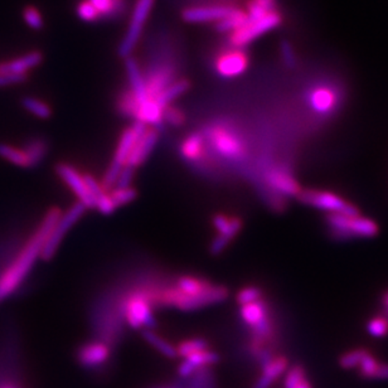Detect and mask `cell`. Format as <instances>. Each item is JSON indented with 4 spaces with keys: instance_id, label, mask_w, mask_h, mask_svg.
<instances>
[{
    "instance_id": "cell-1",
    "label": "cell",
    "mask_w": 388,
    "mask_h": 388,
    "mask_svg": "<svg viewBox=\"0 0 388 388\" xmlns=\"http://www.w3.org/2000/svg\"><path fill=\"white\" fill-rule=\"evenodd\" d=\"M59 208H52L45 214L32 236L27 239L26 244L17 258L12 261L4 271L0 274V303L9 298L14 291L20 288L22 283L32 270L33 266L40 259L42 248L45 239L51 232L54 223L61 216Z\"/></svg>"
},
{
    "instance_id": "cell-2",
    "label": "cell",
    "mask_w": 388,
    "mask_h": 388,
    "mask_svg": "<svg viewBox=\"0 0 388 388\" xmlns=\"http://www.w3.org/2000/svg\"><path fill=\"white\" fill-rule=\"evenodd\" d=\"M149 294L153 303L175 306L181 311H195L207 305L221 303L228 298V290L225 286L220 285H211L206 290L194 295H186L177 290V288H170L162 291H149Z\"/></svg>"
},
{
    "instance_id": "cell-3",
    "label": "cell",
    "mask_w": 388,
    "mask_h": 388,
    "mask_svg": "<svg viewBox=\"0 0 388 388\" xmlns=\"http://www.w3.org/2000/svg\"><path fill=\"white\" fill-rule=\"evenodd\" d=\"M147 131V125L142 123L135 121L128 129L125 130L123 135L120 136V140L117 142V150H115V156L111 162L109 168L106 170L104 175V179L101 186L105 191H110L112 187H115L117 177L120 174L121 169L124 168L126 159L129 156L131 150L134 148L137 139Z\"/></svg>"
},
{
    "instance_id": "cell-4",
    "label": "cell",
    "mask_w": 388,
    "mask_h": 388,
    "mask_svg": "<svg viewBox=\"0 0 388 388\" xmlns=\"http://www.w3.org/2000/svg\"><path fill=\"white\" fill-rule=\"evenodd\" d=\"M84 212H86V207L77 202L76 204L68 208L66 212L61 214L59 220L54 223L51 232L45 239L42 253H40V259H43L45 261L52 259L54 253H57L59 245L65 239L67 232L77 223L80 218L84 216Z\"/></svg>"
},
{
    "instance_id": "cell-5",
    "label": "cell",
    "mask_w": 388,
    "mask_h": 388,
    "mask_svg": "<svg viewBox=\"0 0 388 388\" xmlns=\"http://www.w3.org/2000/svg\"><path fill=\"white\" fill-rule=\"evenodd\" d=\"M153 300L150 298L149 291L142 290L130 295L125 301V319L131 328L139 329L147 327L150 329L156 325L153 317Z\"/></svg>"
},
{
    "instance_id": "cell-6",
    "label": "cell",
    "mask_w": 388,
    "mask_h": 388,
    "mask_svg": "<svg viewBox=\"0 0 388 388\" xmlns=\"http://www.w3.org/2000/svg\"><path fill=\"white\" fill-rule=\"evenodd\" d=\"M328 225L333 232L342 236H356V237H373L378 232V227L373 221L356 216L329 214L327 217Z\"/></svg>"
},
{
    "instance_id": "cell-7",
    "label": "cell",
    "mask_w": 388,
    "mask_h": 388,
    "mask_svg": "<svg viewBox=\"0 0 388 388\" xmlns=\"http://www.w3.org/2000/svg\"><path fill=\"white\" fill-rule=\"evenodd\" d=\"M153 6H154V0H136L128 31L119 45V54L124 59L130 57V54L134 51Z\"/></svg>"
},
{
    "instance_id": "cell-8",
    "label": "cell",
    "mask_w": 388,
    "mask_h": 388,
    "mask_svg": "<svg viewBox=\"0 0 388 388\" xmlns=\"http://www.w3.org/2000/svg\"><path fill=\"white\" fill-rule=\"evenodd\" d=\"M283 17L278 10H272L266 14L264 18L253 22V23H245L237 31H234L231 36V43L237 48L251 43L255 39L264 36L265 33L270 32L272 29L278 28L281 24Z\"/></svg>"
},
{
    "instance_id": "cell-9",
    "label": "cell",
    "mask_w": 388,
    "mask_h": 388,
    "mask_svg": "<svg viewBox=\"0 0 388 388\" xmlns=\"http://www.w3.org/2000/svg\"><path fill=\"white\" fill-rule=\"evenodd\" d=\"M209 142L221 156L228 161H237L245 154V144L232 130L222 125H216L209 130Z\"/></svg>"
},
{
    "instance_id": "cell-10",
    "label": "cell",
    "mask_w": 388,
    "mask_h": 388,
    "mask_svg": "<svg viewBox=\"0 0 388 388\" xmlns=\"http://www.w3.org/2000/svg\"><path fill=\"white\" fill-rule=\"evenodd\" d=\"M301 201L313 206L327 211L329 214H347V216H356L358 214L357 208L350 203L344 201L339 195L324 191H301L298 195Z\"/></svg>"
},
{
    "instance_id": "cell-11",
    "label": "cell",
    "mask_w": 388,
    "mask_h": 388,
    "mask_svg": "<svg viewBox=\"0 0 388 388\" xmlns=\"http://www.w3.org/2000/svg\"><path fill=\"white\" fill-rule=\"evenodd\" d=\"M56 170H57L59 178L65 181L67 187L70 188L73 193L76 194L78 202L81 204H84L86 209L95 208V200L87 188L84 175L81 174L77 169L73 168L68 164H62V163L57 165Z\"/></svg>"
},
{
    "instance_id": "cell-12",
    "label": "cell",
    "mask_w": 388,
    "mask_h": 388,
    "mask_svg": "<svg viewBox=\"0 0 388 388\" xmlns=\"http://www.w3.org/2000/svg\"><path fill=\"white\" fill-rule=\"evenodd\" d=\"M214 226L217 231V236L211 244V253L218 255L228 246V244L241 231L242 221L237 217H227L225 214H216L214 217Z\"/></svg>"
},
{
    "instance_id": "cell-13",
    "label": "cell",
    "mask_w": 388,
    "mask_h": 388,
    "mask_svg": "<svg viewBox=\"0 0 388 388\" xmlns=\"http://www.w3.org/2000/svg\"><path fill=\"white\" fill-rule=\"evenodd\" d=\"M241 317L260 336H267L271 333V325L267 318L266 306L261 300L241 306Z\"/></svg>"
},
{
    "instance_id": "cell-14",
    "label": "cell",
    "mask_w": 388,
    "mask_h": 388,
    "mask_svg": "<svg viewBox=\"0 0 388 388\" xmlns=\"http://www.w3.org/2000/svg\"><path fill=\"white\" fill-rule=\"evenodd\" d=\"M158 140H159L158 131L147 129V131L135 142L134 148H133L128 159H126L125 165L134 169L137 168L139 165H142V163L149 158L153 149L156 148Z\"/></svg>"
},
{
    "instance_id": "cell-15",
    "label": "cell",
    "mask_w": 388,
    "mask_h": 388,
    "mask_svg": "<svg viewBox=\"0 0 388 388\" xmlns=\"http://www.w3.org/2000/svg\"><path fill=\"white\" fill-rule=\"evenodd\" d=\"M247 66L248 59L246 54L237 50L222 54L220 59H217L216 70L222 77L232 78L246 71Z\"/></svg>"
},
{
    "instance_id": "cell-16",
    "label": "cell",
    "mask_w": 388,
    "mask_h": 388,
    "mask_svg": "<svg viewBox=\"0 0 388 388\" xmlns=\"http://www.w3.org/2000/svg\"><path fill=\"white\" fill-rule=\"evenodd\" d=\"M308 101L311 109L319 115H329L336 110L338 95L329 86H317L309 92Z\"/></svg>"
},
{
    "instance_id": "cell-17",
    "label": "cell",
    "mask_w": 388,
    "mask_h": 388,
    "mask_svg": "<svg viewBox=\"0 0 388 388\" xmlns=\"http://www.w3.org/2000/svg\"><path fill=\"white\" fill-rule=\"evenodd\" d=\"M110 357V348L101 342L84 344L78 350V362L84 367H97L104 364Z\"/></svg>"
},
{
    "instance_id": "cell-18",
    "label": "cell",
    "mask_w": 388,
    "mask_h": 388,
    "mask_svg": "<svg viewBox=\"0 0 388 388\" xmlns=\"http://www.w3.org/2000/svg\"><path fill=\"white\" fill-rule=\"evenodd\" d=\"M125 67H126V72H128L131 94H133V96L135 97L136 105L142 104V103L148 101L149 98H153L148 94L145 77L142 76L140 67L137 65L135 59L128 57Z\"/></svg>"
},
{
    "instance_id": "cell-19",
    "label": "cell",
    "mask_w": 388,
    "mask_h": 388,
    "mask_svg": "<svg viewBox=\"0 0 388 388\" xmlns=\"http://www.w3.org/2000/svg\"><path fill=\"white\" fill-rule=\"evenodd\" d=\"M230 7H194L183 12V20L189 23L218 22L232 10Z\"/></svg>"
},
{
    "instance_id": "cell-20",
    "label": "cell",
    "mask_w": 388,
    "mask_h": 388,
    "mask_svg": "<svg viewBox=\"0 0 388 388\" xmlns=\"http://www.w3.org/2000/svg\"><path fill=\"white\" fill-rule=\"evenodd\" d=\"M266 181L276 192L285 194V195H299L301 192L298 181L283 169H271L270 172H267Z\"/></svg>"
},
{
    "instance_id": "cell-21",
    "label": "cell",
    "mask_w": 388,
    "mask_h": 388,
    "mask_svg": "<svg viewBox=\"0 0 388 388\" xmlns=\"http://www.w3.org/2000/svg\"><path fill=\"white\" fill-rule=\"evenodd\" d=\"M218 359H220V357L217 353L209 352L208 350L197 352V353H193L184 358V361L179 366L178 372L181 377H188L204 366H211V364L218 362Z\"/></svg>"
},
{
    "instance_id": "cell-22",
    "label": "cell",
    "mask_w": 388,
    "mask_h": 388,
    "mask_svg": "<svg viewBox=\"0 0 388 388\" xmlns=\"http://www.w3.org/2000/svg\"><path fill=\"white\" fill-rule=\"evenodd\" d=\"M170 82H173V70L170 66H161L150 72L145 78L147 90L150 97H156L163 89H165Z\"/></svg>"
},
{
    "instance_id": "cell-23",
    "label": "cell",
    "mask_w": 388,
    "mask_h": 388,
    "mask_svg": "<svg viewBox=\"0 0 388 388\" xmlns=\"http://www.w3.org/2000/svg\"><path fill=\"white\" fill-rule=\"evenodd\" d=\"M42 62V54L39 52H31L18 59H12L9 62L0 64V73H20L27 75L34 67Z\"/></svg>"
},
{
    "instance_id": "cell-24",
    "label": "cell",
    "mask_w": 388,
    "mask_h": 388,
    "mask_svg": "<svg viewBox=\"0 0 388 388\" xmlns=\"http://www.w3.org/2000/svg\"><path fill=\"white\" fill-rule=\"evenodd\" d=\"M286 367H288V362L285 358L278 357L275 359H270L269 362L264 364V372L255 383L253 388L271 387L272 382L276 381L278 377L284 373Z\"/></svg>"
},
{
    "instance_id": "cell-25",
    "label": "cell",
    "mask_w": 388,
    "mask_h": 388,
    "mask_svg": "<svg viewBox=\"0 0 388 388\" xmlns=\"http://www.w3.org/2000/svg\"><path fill=\"white\" fill-rule=\"evenodd\" d=\"M181 156L189 162H198L204 156V137L200 133L187 136L181 145Z\"/></svg>"
},
{
    "instance_id": "cell-26",
    "label": "cell",
    "mask_w": 388,
    "mask_h": 388,
    "mask_svg": "<svg viewBox=\"0 0 388 388\" xmlns=\"http://www.w3.org/2000/svg\"><path fill=\"white\" fill-rule=\"evenodd\" d=\"M189 87H191V84L187 80L174 81V82H170L165 89H163L161 94L154 98L162 107H165V106L170 105V103L177 100L178 97L181 96L183 94H186L189 90Z\"/></svg>"
},
{
    "instance_id": "cell-27",
    "label": "cell",
    "mask_w": 388,
    "mask_h": 388,
    "mask_svg": "<svg viewBox=\"0 0 388 388\" xmlns=\"http://www.w3.org/2000/svg\"><path fill=\"white\" fill-rule=\"evenodd\" d=\"M246 20L247 17L245 12L239 10V9H232L225 18L218 20L216 28L221 33L234 32L246 23Z\"/></svg>"
},
{
    "instance_id": "cell-28",
    "label": "cell",
    "mask_w": 388,
    "mask_h": 388,
    "mask_svg": "<svg viewBox=\"0 0 388 388\" xmlns=\"http://www.w3.org/2000/svg\"><path fill=\"white\" fill-rule=\"evenodd\" d=\"M142 336L151 347H154L159 353H162L163 356L168 357V358L178 357L174 345L169 343L168 341H165L159 334H156V331H153L151 329H145L142 331Z\"/></svg>"
},
{
    "instance_id": "cell-29",
    "label": "cell",
    "mask_w": 388,
    "mask_h": 388,
    "mask_svg": "<svg viewBox=\"0 0 388 388\" xmlns=\"http://www.w3.org/2000/svg\"><path fill=\"white\" fill-rule=\"evenodd\" d=\"M276 0H251L246 13V23H253L264 18L266 14L276 10Z\"/></svg>"
},
{
    "instance_id": "cell-30",
    "label": "cell",
    "mask_w": 388,
    "mask_h": 388,
    "mask_svg": "<svg viewBox=\"0 0 388 388\" xmlns=\"http://www.w3.org/2000/svg\"><path fill=\"white\" fill-rule=\"evenodd\" d=\"M47 142L40 139V137H34L31 142L27 144L26 147L23 148L24 153L27 154V158L29 161V165L31 168L37 167L39 163L43 161L45 154H47Z\"/></svg>"
},
{
    "instance_id": "cell-31",
    "label": "cell",
    "mask_w": 388,
    "mask_h": 388,
    "mask_svg": "<svg viewBox=\"0 0 388 388\" xmlns=\"http://www.w3.org/2000/svg\"><path fill=\"white\" fill-rule=\"evenodd\" d=\"M211 285H212L211 283L202 280V278H194V276H181L177 280L175 288H177V290L181 291L186 295H194V294L206 290Z\"/></svg>"
},
{
    "instance_id": "cell-32",
    "label": "cell",
    "mask_w": 388,
    "mask_h": 388,
    "mask_svg": "<svg viewBox=\"0 0 388 388\" xmlns=\"http://www.w3.org/2000/svg\"><path fill=\"white\" fill-rule=\"evenodd\" d=\"M0 156L3 159H6L9 163H12L17 167L22 168H31L29 161L27 158L24 150L13 147V145H8V144H0Z\"/></svg>"
},
{
    "instance_id": "cell-33",
    "label": "cell",
    "mask_w": 388,
    "mask_h": 388,
    "mask_svg": "<svg viewBox=\"0 0 388 388\" xmlns=\"http://www.w3.org/2000/svg\"><path fill=\"white\" fill-rule=\"evenodd\" d=\"M22 105L28 112H31L38 119H50L52 115V110L45 101L36 98V97H24L22 100Z\"/></svg>"
},
{
    "instance_id": "cell-34",
    "label": "cell",
    "mask_w": 388,
    "mask_h": 388,
    "mask_svg": "<svg viewBox=\"0 0 388 388\" xmlns=\"http://www.w3.org/2000/svg\"><path fill=\"white\" fill-rule=\"evenodd\" d=\"M208 344L204 339L201 338H193V339H187L184 342L178 344V347H175L177 350V356L186 357L191 356L197 352L207 350Z\"/></svg>"
},
{
    "instance_id": "cell-35",
    "label": "cell",
    "mask_w": 388,
    "mask_h": 388,
    "mask_svg": "<svg viewBox=\"0 0 388 388\" xmlns=\"http://www.w3.org/2000/svg\"><path fill=\"white\" fill-rule=\"evenodd\" d=\"M110 194L111 200L117 208L121 207L128 204L130 202L134 201L137 195V192L133 187L128 188H114L107 191Z\"/></svg>"
},
{
    "instance_id": "cell-36",
    "label": "cell",
    "mask_w": 388,
    "mask_h": 388,
    "mask_svg": "<svg viewBox=\"0 0 388 388\" xmlns=\"http://www.w3.org/2000/svg\"><path fill=\"white\" fill-rule=\"evenodd\" d=\"M96 9L98 15L111 17L121 8V0H89Z\"/></svg>"
},
{
    "instance_id": "cell-37",
    "label": "cell",
    "mask_w": 388,
    "mask_h": 388,
    "mask_svg": "<svg viewBox=\"0 0 388 388\" xmlns=\"http://www.w3.org/2000/svg\"><path fill=\"white\" fill-rule=\"evenodd\" d=\"M368 355V352L364 350H350L348 353H345L343 356L341 357L339 359V364L341 367L344 369H353L358 367L363 358Z\"/></svg>"
},
{
    "instance_id": "cell-38",
    "label": "cell",
    "mask_w": 388,
    "mask_h": 388,
    "mask_svg": "<svg viewBox=\"0 0 388 388\" xmlns=\"http://www.w3.org/2000/svg\"><path fill=\"white\" fill-rule=\"evenodd\" d=\"M184 120L186 117L183 111L177 109L174 106L168 105L163 109V123L169 124L172 126H181L184 124Z\"/></svg>"
},
{
    "instance_id": "cell-39",
    "label": "cell",
    "mask_w": 388,
    "mask_h": 388,
    "mask_svg": "<svg viewBox=\"0 0 388 388\" xmlns=\"http://www.w3.org/2000/svg\"><path fill=\"white\" fill-rule=\"evenodd\" d=\"M261 298V291H260L259 288H255V286H247V288H244L242 290L239 291L237 297H236V300L241 306L242 305L251 304V303H255L258 301Z\"/></svg>"
},
{
    "instance_id": "cell-40",
    "label": "cell",
    "mask_w": 388,
    "mask_h": 388,
    "mask_svg": "<svg viewBox=\"0 0 388 388\" xmlns=\"http://www.w3.org/2000/svg\"><path fill=\"white\" fill-rule=\"evenodd\" d=\"M95 208L100 214H105V216H109V214H112L117 208L114 202L111 200L110 194L106 191L101 195H98L96 200H95Z\"/></svg>"
},
{
    "instance_id": "cell-41",
    "label": "cell",
    "mask_w": 388,
    "mask_h": 388,
    "mask_svg": "<svg viewBox=\"0 0 388 388\" xmlns=\"http://www.w3.org/2000/svg\"><path fill=\"white\" fill-rule=\"evenodd\" d=\"M369 334L375 338H381L388 333V320L386 318H375L367 325Z\"/></svg>"
},
{
    "instance_id": "cell-42",
    "label": "cell",
    "mask_w": 388,
    "mask_h": 388,
    "mask_svg": "<svg viewBox=\"0 0 388 388\" xmlns=\"http://www.w3.org/2000/svg\"><path fill=\"white\" fill-rule=\"evenodd\" d=\"M304 369L300 366H295L288 372V375L285 377V388H297L300 383L305 381Z\"/></svg>"
},
{
    "instance_id": "cell-43",
    "label": "cell",
    "mask_w": 388,
    "mask_h": 388,
    "mask_svg": "<svg viewBox=\"0 0 388 388\" xmlns=\"http://www.w3.org/2000/svg\"><path fill=\"white\" fill-rule=\"evenodd\" d=\"M78 17L84 22H94L98 18V13L89 0L80 3L77 7Z\"/></svg>"
},
{
    "instance_id": "cell-44",
    "label": "cell",
    "mask_w": 388,
    "mask_h": 388,
    "mask_svg": "<svg viewBox=\"0 0 388 388\" xmlns=\"http://www.w3.org/2000/svg\"><path fill=\"white\" fill-rule=\"evenodd\" d=\"M378 364L380 363L377 362V359L368 353L367 356L363 358L362 362H361L358 367L361 369V373H362L363 377H366V378H375V373Z\"/></svg>"
},
{
    "instance_id": "cell-45",
    "label": "cell",
    "mask_w": 388,
    "mask_h": 388,
    "mask_svg": "<svg viewBox=\"0 0 388 388\" xmlns=\"http://www.w3.org/2000/svg\"><path fill=\"white\" fill-rule=\"evenodd\" d=\"M23 17H24L27 24L33 29H40L43 27V18L36 8H27Z\"/></svg>"
},
{
    "instance_id": "cell-46",
    "label": "cell",
    "mask_w": 388,
    "mask_h": 388,
    "mask_svg": "<svg viewBox=\"0 0 388 388\" xmlns=\"http://www.w3.org/2000/svg\"><path fill=\"white\" fill-rule=\"evenodd\" d=\"M280 53H281V57H283L285 65L288 66V67H294V66L297 65V56H295V52H294V48H292V45L288 40H283L281 42Z\"/></svg>"
},
{
    "instance_id": "cell-47",
    "label": "cell",
    "mask_w": 388,
    "mask_h": 388,
    "mask_svg": "<svg viewBox=\"0 0 388 388\" xmlns=\"http://www.w3.org/2000/svg\"><path fill=\"white\" fill-rule=\"evenodd\" d=\"M134 170L135 169L131 168V167L124 165L120 174L117 177L115 188L131 187V181H133V178H134Z\"/></svg>"
},
{
    "instance_id": "cell-48",
    "label": "cell",
    "mask_w": 388,
    "mask_h": 388,
    "mask_svg": "<svg viewBox=\"0 0 388 388\" xmlns=\"http://www.w3.org/2000/svg\"><path fill=\"white\" fill-rule=\"evenodd\" d=\"M27 80V75L20 73H0V87L10 86V84H20Z\"/></svg>"
},
{
    "instance_id": "cell-49",
    "label": "cell",
    "mask_w": 388,
    "mask_h": 388,
    "mask_svg": "<svg viewBox=\"0 0 388 388\" xmlns=\"http://www.w3.org/2000/svg\"><path fill=\"white\" fill-rule=\"evenodd\" d=\"M375 380H386L388 381V364H378L375 373Z\"/></svg>"
},
{
    "instance_id": "cell-50",
    "label": "cell",
    "mask_w": 388,
    "mask_h": 388,
    "mask_svg": "<svg viewBox=\"0 0 388 388\" xmlns=\"http://www.w3.org/2000/svg\"><path fill=\"white\" fill-rule=\"evenodd\" d=\"M297 388H311V386L309 383H308V382L304 381L303 383H300Z\"/></svg>"
},
{
    "instance_id": "cell-51",
    "label": "cell",
    "mask_w": 388,
    "mask_h": 388,
    "mask_svg": "<svg viewBox=\"0 0 388 388\" xmlns=\"http://www.w3.org/2000/svg\"><path fill=\"white\" fill-rule=\"evenodd\" d=\"M383 304H385V306L388 309V292L385 295V298H383Z\"/></svg>"
},
{
    "instance_id": "cell-52",
    "label": "cell",
    "mask_w": 388,
    "mask_h": 388,
    "mask_svg": "<svg viewBox=\"0 0 388 388\" xmlns=\"http://www.w3.org/2000/svg\"><path fill=\"white\" fill-rule=\"evenodd\" d=\"M4 388H13V387H4Z\"/></svg>"
}]
</instances>
